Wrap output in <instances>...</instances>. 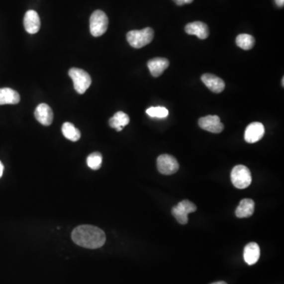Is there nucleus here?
Returning a JSON list of instances; mask_svg holds the SVG:
<instances>
[{"instance_id":"1","label":"nucleus","mask_w":284,"mask_h":284,"mask_svg":"<svg viewBox=\"0 0 284 284\" xmlns=\"http://www.w3.org/2000/svg\"><path fill=\"white\" fill-rule=\"evenodd\" d=\"M71 238L75 244L87 249L100 248L106 242V235L101 229L91 225H82L73 231Z\"/></svg>"},{"instance_id":"2","label":"nucleus","mask_w":284,"mask_h":284,"mask_svg":"<svg viewBox=\"0 0 284 284\" xmlns=\"http://www.w3.org/2000/svg\"><path fill=\"white\" fill-rule=\"evenodd\" d=\"M154 37V31L152 28H145L141 30L130 31L126 39L130 45L134 48H141L152 42Z\"/></svg>"},{"instance_id":"3","label":"nucleus","mask_w":284,"mask_h":284,"mask_svg":"<svg viewBox=\"0 0 284 284\" xmlns=\"http://www.w3.org/2000/svg\"><path fill=\"white\" fill-rule=\"evenodd\" d=\"M69 75L74 82V87L78 94H84L91 86V77L82 69L71 68L69 71Z\"/></svg>"},{"instance_id":"4","label":"nucleus","mask_w":284,"mask_h":284,"mask_svg":"<svg viewBox=\"0 0 284 284\" xmlns=\"http://www.w3.org/2000/svg\"><path fill=\"white\" fill-rule=\"evenodd\" d=\"M108 27V17L102 10H95L93 13L90 20V29L91 34L95 37L104 34Z\"/></svg>"},{"instance_id":"5","label":"nucleus","mask_w":284,"mask_h":284,"mask_svg":"<svg viewBox=\"0 0 284 284\" xmlns=\"http://www.w3.org/2000/svg\"><path fill=\"white\" fill-rule=\"evenodd\" d=\"M231 180L237 189H246L251 184V173L244 165H237L231 171Z\"/></svg>"},{"instance_id":"6","label":"nucleus","mask_w":284,"mask_h":284,"mask_svg":"<svg viewBox=\"0 0 284 284\" xmlns=\"http://www.w3.org/2000/svg\"><path fill=\"white\" fill-rule=\"evenodd\" d=\"M196 210V205L193 202L188 200H183L172 208V213L180 224H187L188 223V215L194 212Z\"/></svg>"},{"instance_id":"7","label":"nucleus","mask_w":284,"mask_h":284,"mask_svg":"<svg viewBox=\"0 0 284 284\" xmlns=\"http://www.w3.org/2000/svg\"><path fill=\"white\" fill-rule=\"evenodd\" d=\"M157 168L160 173L171 176L179 171L180 164L177 160L171 155H160L157 158Z\"/></svg>"},{"instance_id":"8","label":"nucleus","mask_w":284,"mask_h":284,"mask_svg":"<svg viewBox=\"0 0 284 284\" xmlns=\"http://www.w3.org/2000/svg\"><path fill=\"white\" fill-rule=\"evenodd\" d=\"M198 125L203 130L213 134H219L224 129V125L222 123L220 118L217 115L202 117L199 119Z\"/></svg>"},{"instance_id":"9","label":"nucleus","mask_w":284,"mask_h":284,"mask_svg":"<svg viewBox=\"0 0 284 284\" xmlns=\"http://www.w3.org/2000/svg\"><path fill=\"white\" fill-rule=\"evenodd\" d=\"M265 134V127L261 122H252L246 127L245 131V141L248 143L253 144L258 142L262 139Z\"/></svg>"},{"instance_id":"10","label":"nucleus","mask_w":284,"mask_h":284,"mask_svg":"<svg viewBox=\"0 0 284 284\" xmlns=\"http://www.w3.org/2000/svg\"><path fill=\"white\" fill-rule=\"evenodd\" d=\"M34 115L36 120L44 126H50L53 122V111L46 103H40L36 107Z\"/></svg>"},{"instance_id":"11","label":"nucleus","mask_w":284,"mask_h":284,"mask_svg":"<svg viewBox=\"0 0 284 284\" xmlns=\"http://www.w3.org/2000/svg\"><path fill=\"white\" fill-rule=\"evenodd\" d=\"M24 27L27 33L35 34L40 29V19L35 10H28L24 17Z\"/></svg>"},{"instance_id":"12","label":"nucleus","mask_w":284,"mask_h":284,"mask_svg":"<svg viewBox=\"0 0 284 284\" xmlns=\"http://www.w3.org/2000/svg\"><path fill=\"white\" fill-rule=\"evenodd\" d=\"M185 31L187 34L195 35L200 40L208 38L209 35L208 25L201 21H194L187 24L185 27Z\"/></svg>"},{"instance_id":"13","label":"nucleus","mask_w":284,"mask_h":284,"mask_svg":"<svg viewBox=\"0 0 284 284\" xmlns=\"http://www.w3.org/2000/svg\"><path fill=\"white\" fill-rule=\"evenodd\" d=\"M201 81L208 90L215 94H220L225 88L224 82L219 77L212 74H204L201 76Z\"/></svg>"},{"instance_id":"14","label":"nucleus","mask_w":284,"mask_h":284,"mask_svg":"<svg viewBox=\"0 0 284 284\" xmlns=\"http://www.w3.org/2000/svg\"><path fill=\"white\" fill-rule=\"evenodd\" d=\"M169 67V61L165 58H154L148 62V67L151 75L154 78L160 76Z\"/></svg>"},{"instance_id":"15","label":"nucleus","mask_w":284,"mask_h":284,"mask_svg":"<svg viewBox=\"0 0 284 284\" xmlns=\"http://www.w3.org/2000/svg\"><path fill=\"white\" fill-rule=\"evenodd\" d=\"M261 255L259 246L256 242H250L246 245L243 253L245 262L249 265H253L258 262Z\"/></svg>"},{"instance_id":"16","label":"nucleus","mask_w":284,"mask_h":284,"mask_svg":"<svg viewBox=\"0 0 284 284\" xmlns=\"http://www.w3.org/2000/svg\"><path fill=\"white\" fill-rule=\"evenodd\" d=\"M255 203L252 199H243L237 207L235 215L238 218H247L251 216L254 212Z\"/></svg>"},{"instance_id":"17","label":"nucleus","mask_w":284,"mask_h":284,"mask_svg":"<svg viewBox=\"0 0 284 284\" xmlns=\"http://www.w3.org/2000/svg\"><path fill=\"white\" fill-rule=\"evenodd\" d=\"M20 102V95L10 88L0 89V105L17 104Z\"/></svg>"},{"instance_id":"18","label":"nucleus","mask_w":284,"mask_h":284,"mask_svg":"<svg viewBox=\"0 0 284 284\" xmlns=\"http://www.w3.org/2000/svg\"><path fill=\"white\" fill-rule=\"evenodd\" d=\"M130 123V118L126 113L118 111L109 119V125L111 128H114L117 131H121L124 126Z\"/></svg>"},{"instance_id":"19","label":"nucleus","mask_w":284,"mask_h":284,"mask_svg":"<svg viewBox=\"0 0 284 284\" xmlns=\"http://www.w3.org/2000/svg\"><path fill=\"white\" fill-rule=\"evenodd\" d=\"M62 132L66 138L71 141H77L80 139L81 132L71 122H65L62 126Z\"/></svg>"},{"instance_id":"20","label":"nucleus","mask_w":284,"mask_h":284,"mask_svg":"<svg viewBox=\"0 0 284 284\" xmlns=\"http://www.w3.org/2000/svg\"><path fill=\"white\" fill-rule=\"evenodd\" d=\"M236 44L243 50H250L254 48L255 39L249 34H240L236 37Z\"/></svg>"},{"instance_id":"21","label":"nucleus","mask_w":284,"mask_h":284,"mask_svg":"<svg viewBox=\"0 0 284 284\" xmlns=\"http://www.w3.org/2000/svg\"><path fill=\"white\" fill-rule=\"evenodd\" d=\"M102 155L99 153H94L90 154L87 158V164L89 168L93 170H98L102 165Z\"/></svg>"},{"instance_id":"22","label":"nucleus","mask_w":284,"mask_h":284,"mask_svg":"<svg viewBox=\"0 0 284 284\" xmlns=\"http://www.w3.org/2000/svg\"><path fill=\"white\" fill-rule=\"evenodd\" d=\"M148 115L151 118H167L169 114L168 109L166 107H151L147 109L146 111Z\"/></svg>"},{"instance_id":"23","label":"nucleus","mask_w":284,"mask_h":284,"mask_svg":"<svg viewBox=\"0 0 284 284\" xmlns=\"http://www.w3.org/2000/svg\"><path fill=\"white\" fill-rule=\"evenodd\" d=\"M173 1L179 6H183L185 4H189L193 2V0H173Z\"/></svg>"},{"instance_id":"24","label":"nucleus","mask_w":284,"mask_h":284,"mask_svg":"<svg viewBox=\"0 0 284 284\" xmlns=\"http://www.w3.org/2000/svg\"><path fill=\"white\" fill-rule=\"evenodd\" d=\"M276 1V3H277V6H280V7H283L284 5V0H275Z\"/></svg>"},{"instance_id":"25","label":"nucleus","mask_w":284,"mask_h":284,"mask_svg":"<svg viewBox=\"0 0 284 284\" xmlns=\"http://www.w3.org/2000/svg\"><path fill=\"white\" fill-rule=\"evenodd\" d=\"M3 165L2 163L0 162V178L2 177V173H3Z\"/></svg>"},{"instance_id":"26","label":"nucleus","mask_w":284,"mask_h":284,"mask_svg":"<svg viewBox=\"0 0 284 284\" xmlns=\"http://www.w3.org/2000/svg\"><path fill=\"white\" fill-rule=\"evenodd\" d=\"M227 284V283L223 282V281H219V282L213 283V284Z\"/></svg>"},{"instance_id":"27","label":"nucleus","mask_w":284,"mask_h":284,"mask_svg":"<svg viewBox=\"0 0 284 284\" xmlns=\"http://www.w3.org/2000/svg\"><path fill=\"white\" fill-rule=\"evenodd\" d=\"M284 78H283V80H282V85H283V86H284Z\"/></svg>"}]
</instances>
